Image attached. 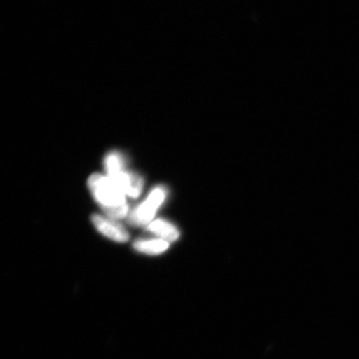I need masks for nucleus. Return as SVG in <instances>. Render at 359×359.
<instances>
[{
	"label": "nucleus",
	"mask_w": 359,
	"mask_h": 359,
	"mask_svg": "<svg viewBox=\"0 0 359 359\" xmlns=\"http://www.w3.org/2000/svg\"><path fill=\"white\" fill-rule=\"evenodd\" d=\"M88 186L94 199L110 219H119L128 215V204L125 199L126 195L109 177L92 175Z\"/></svg>",
	"instance_id": "f257e3e1"
},
{
	"label": "nucleus",
	"mask_w": 359,
	"mask_h": 359,
	"mask_svg": "<svg viewBox=\"0 0 359 359\" xmlns=\"http://www.w3.org/2000/svg\"><path fill=\"white\" fill-rule=\"evenodd\" d=\"M105 170L108 177L130 198H138L143 189V179L138 175L125 171V160L118 152L106 156Z\"/></svg>",
	"instance_id": "f03ea898"
},
{
	"label": "nucleus",
	"mask_w": 359,
	"mask_h": 359,
	"mask_svg": "<svg viewBox=\"0 0 359 359\" xmlns=\"http://www.w3.org/2000/svg\"><path fill=\"white\" fill-rule=\"evenodd\" d=\"M167 197V189L163 186L156 187L152 192L149 194L146 200L130 212L129 223L136 226H147L152 223L156 212L164 203Z\"/></svg>",
	"instance_id": "7ed1b4c3"
},
{
	"label": "nucleus",
	"mask_w": 359,
	"mask_h": 359,
	"mask_svg": "<svg viewBox=\"0 0 359 359\" xmlns=\"http://www.w3.org/2000/svg\"><path fill=\"white\" fill-rule=\"evenodd\" d=\"M92 223L97 230L105 237L118 243H125L129 240V233L120 224L116 223L112 219L105 218L100 215L92 216Z\"/></svg>",
	"instance_id": "20e7f679"
},
{
	"label": "nucleus",
	"mask_w": 359,
	"mask_h": 359,
	"mask_svg": "<svg viewBox=\"0 0 359 359\" xmlns=\"http://www.w3.org/2000/svg\"><path fill=\"white\" fill-rule=\"evenodd\" d=\"M147 231L166 242H175L180 237V231L173 224L166 219H156L147 226Z\"/></svg>",
	"instance_id": "39448f33"
},
{
	"label": "nucleus",
	"mask_w": 359,
	"mask_h": 359,
	"mask_svg": "<svg viewBox=\"0 0 359 359\" xmlns=\"http://www.w3.org/2000/svg\"><path fill=\"white\" fill-rule=\"evenodd\" d=\"M134 249L142 254L156 256L166 252L169 249V243L159 238L139 240L134 243Z\"/></svg>",
	"instance_id": "423d86ee"
}]
</instances>
